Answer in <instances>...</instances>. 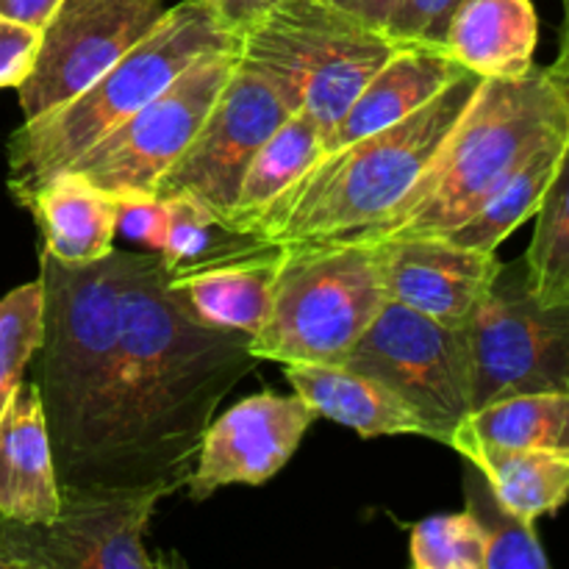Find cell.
Wrapping results in <instances>:
<instances>
[{
  "label": "cell",
  "mask_w": 569,
  "mask_h": 569,
  "mask_svg": "<svg viewBox=\"0 0 569 569\" xmlns=\"http://www.w3.org/2000/svg\"><path fill=\"white\" fill-rule=\"evenodd\" d=\"M114 489L189 483L217 406L253 370L250 333L206 326L167 283L159 253L117 250Z\"/></svg>",
  "instance_id": "1"
},
{
  "label": "cell",
  "mask_w": 569,
  "mask_h": 569,
  "mask_svg": "<svg viewBox=\"0 0 569 569\" xmlns=\"http://www.w3.org/2000/svg\"><path fill=\"white\" fill-rule=\"evenodd\" d=\"M44 292L37 387L59 487L114 489L117 437V250L64 264L39 250Z\"/></svg>",
  "instance_id": "2"
},
{
  "label": "cell",
  "mask_w": 569,
  "mask_h": 569,
  "mask_svg": "<svg viewBox=\"0 0 569 569\" xmlns=\"http://www.w3.org/2000/svg\"><path fill=\"white\" fill-rule=\"evenodd\" d=\"M556 137H569V114L548 67L533 64L520 78H483L420 181L383 220L342 242L445 237Z\"/></svg>",
  "instance_id": "3"
},
{
  "label": "cell",
  "mask_w": 569,
  "mask_h": 569,
  "mask_svg": "<svg viewBox=\"0 0 569 569\" xmlns=\"http://www.w3.org/2000/svg\"><path fill=\"white\" fill-rule=\"evenodd\" d=\"M483 78L461 72L406 120L320 156L250 226L270 242H342L389 214L439 153Z\"/></svg>",
  "instance_id": "4"
},
{
  "label": "cell",
  "mask_w": 569,
  "mask_h": 569,
  "mask_svg": "<svg viewBox=\"0 0 569 569\" xmlns=\"http://www.w3.org/2000/svg\"><path fill=\"white\" fill-rule=\"evenodd\" d=\"M239 42L214 26L200 0H178L161 20L87 89L48 114L22 120L6 142L11 198L26 209L33 194L94 142L153 100L192 61Z\"/></svg>",
  "instance_id": "5"
},
{
  "label": "cell",
  "mask_w": 569,
  "mask_h": 569,
  "mask_svg": "<svg viewBox=\"0 0 569 569\" xmlns=\"http://www.w3.org/2000/svg\"><path fill=\"white\" fill-rule=\"evenodd\" d=\"M387 300L378 244H295L250 353L278 365H342Z\"/></svg>",
  "instance_id": "6"
},
{
  "label": "cell",
  "mask_w": 569,
  "mask_h": 569,
  "mask_svg": "<svg viewBox=\"0 0 569 569\" xmlns=\"http://www.w3.org/2000/svg\"><path fill=\"white\" fill-rule=\"evenodd\" d=\"M398 44L383 28L328 0H283L239 37V56L264 72L289 109L309 111L328 137Z\"/></svg>",
  "instance_id": "7"
},
{
  "label": "cell",
  "mask_w": 569,
  "mask_h": 569,
  "mask_svg": "<svg viewBox=\"0 0 569 569\" xmlns=\"http://www.w3.org/2000/svg\"><path fill=\"white\" fill-rule=\"evenodd\" d=\"M467 339L472 411L515 395L569 392V303H539L526 259L500 264Z\"/></svg>",
  "instance_id": "8"
},
{
  "label": "cell",
  "mask_w": 569,
  "mask_h": 569,
  "mask_svg": "<svg viewBox=\"0 0 569 569\" xmlns=\"http://www.w3.org/2000/svg\"><path fill=\"white\" fill-rule=\"evenodd\" d=\"M345 367L376 378L406 400L426 439L448 445L472 415V361L467 326H445L398 300H387Z\"/></svg>",
  "instance_id": "9"
},
{
  "label": "cell",
  "mask_w": 569,
  "mask_h": 569,
  "mask_svg": "<svg viewBox=\"0 0 569 569\" xmlns=\"http://www.w3.org/2000/svg\"><path fill=\"white\" fill-rule=\"evenodd\" d=\"M164 487L61 489L53 522L0 515V569H156L144 533Z\"/></svg>",
  "instance_id": "10"
},
{
  "label": "cell",
  "mask_w": 569,
  "mask_h": 569,
  "mask_svg": "<svg viewBox=\"0 0 569 569\" xmlns=\"http://www.w3.org/2000/svg\"><path fill=\"white\" fill-rule=\"evenodd\" d=\"M237 50L200 56L153 100L78 156L64 172L109 194H153L156 181L187 150L237 67Z\"/></svg>",
  "instance_id": "11"
},
{
  "label": "cell",
  "mask_w": 569,
  "mask_h": 569,
  "mask_svg": "<svg viewBox=\"0 0 569 569\" xmlns=\"http://www.w3.org/2000/svg\"><path fill=\"white\" fill-rule=\"evenodd\" d=\"M292 109L276 87L242 56L192 142L156 181L159 200L194 198L228 222L239 183L256 150Z\"/></svg>",
  "instance_id": "12"
},
{
  "label": "cell",
  "mask_w": 569,
  "mask_h": 569,
  "mask_svg": "<svg viewBox=\"0 0 569 569\" xmlns=\"http://www.w3.org/2000/svg\"><path fill=\"white\" fill-rule=\"evenodd\" d=\"M164 11V0H61L42 28L31 72L17 87L22 120L76 98L122 59Z\"/></svg>",
  "instance_id": "13"
},
{
  "label": "cell",
  "mask_w": 569,
  "mask_h": 569,
  "mask_svg": "<svg viewBox=\"0 0 569 569\" xmlns=\"http://www.w3.org/2000/svg\"><path fill=\"white\" fill-rule=\"evenodd\" d=\"M300 395L261 392L211 420L187 489L194 503L222 487H261L289 465L317 420Z\"/></svg>",
  "instance_id": "14"
},
{
  "label": "cell",
  "mask_w": 569,
  "mask_h": 569,
  "mask_svg": "<svg viewBox=\"0 0 569 569\" xmlns=\"http://www.w3.org/2000/svg\"><path fill=\"white\" fill-rule=\"evenodd\" d=\"M372 244L381 250L389 300L456 328L472 320L503 264L495 253L459 248L445 239H389Z\"/></svg>",
  "instance_id": "15"
},
{
  "label": "cell",
  "mask_w": 569,
  "mask_h": 569,
  "mask_svg": "<svg viewBox=\"0 0 569 569\" xmlns=\"http://www.w3.org/2000/svg\"><path fill=\"white\" fill-rule=\"evenodd\" d=\"M61 509L48 422L37 381H22L0 415V515L53 522Z\"/></svg>",
  "instance_id": "16"
},
{
  "label": "cell",
  "mask_w": 569,
  "mask_h": 569,
  "mask_svg": "<svg viewBox=\"0 0 569 569\" xmlns=\"http://www.w3.org/2000/svg\"><path fill=\"white\" fill-rule=\"evenodd\" d=\"M453 56L437 44L400 42L398 50L365 83L342 120L326 137V153L345 148L372 131L406 120L417 109L437 98L450 81L465 72ZM322 153V156H326Z\"/></svg>",
  "instance_id": "17"
},
{
  "label": "cell",
  "mask_w": 569,
  "mask_h": 569,
  "mask_svg": "<svg viewBox=\"0 0 569 569\" xmlns=\"http://www.w3.org/2000/svg\"><path fill=\"white\" fill-rule=\"evenodd\" d=\"M283 259H287V248L270 244L256 256L222 261V264L183 272V276L167 272V283L178 295V300L206 326L253 337L270 317L272 292H276Z\"/></svg>",
  "instance_id": "18"
},
{
  "label": "cell",
  "mask_w": 569,
  "mask_h": 569,
  "mask_svg": "<svg viewBox=\"0 0 569 569\" xmlns=\"http://www.w3.org/2000/svg\"><path fill=\"white\" fill-rule=\"evenodd\" d=\"M295 395L317 415L353 428L359 437H426V426L400 395L345 365H283Z\"/></svg>",
  "instance_id": "19"
},
{
  "label": "cell",
  "mask_w": 569,
  "mask_h": 569,
  "mask_svg": "<svg viewBox=\"0 0 569 569\" xmlns=\"http://www.w3.org/2000/svg\"><path fill=\"white\" fill-rule=\"evenodd\" d=\"M539 17L531 0H461L445 50L481 78H520L533 67Z\"/></svg>",
  "instance_id": "20"
},
{
  "label": "cell",
  "mask_w": 569,
  "mask_h": 569,
  "mask_svg": "<svg viewBox=\"0 0 569 569\" xmlns=\"http://www.w3.org/2000/svg\"><path fill=\"white\" fill-rule=\"evenodd\" d=\"M26 209L42 231V248L64 264H92L114 250V198L76 172L44 183Z\"/></svg>",
  "instance_id": "21"
},
{
  "label": "cell",
  "mask_w": 569,
  "mask_h": 569,
  "mask_svg": "<svg viewBox=\"0 0 569 569\" xmlns=\"http://www.w3.org/2000/svg\"><path fill=\"white\" fill-rule=\"evenodd\" d=\"M322 153H326V131L320 122L306 109L292 111L250 159L228 226L250 233V226L259 220L261 211L278 194L287 192L309 167H315Z\"/></svg>",
  "instance_id": "22"
},
{
  "label": "cell",
  "mask_w": 569,
  "mask_h": 569,
  "mask_svg": "<svg viewBox=\"0 0 569 569\" xmlns=\"http://www.w3.org/2000/svg\"><path fill=\"white\" fill-rule=\"evenodd\" d=\"M450 448L487 476L506 509L528 522L556 515L569 500V461L537 450L495 448L476 439H456Z\"/></svg>",
  "instance_id": "23"
},
{
  "label": "cell",
  "mask_w": 569,
  "mask_h": 569,
  "mask_svg": "<svg viewBox=\"0 0 569 569\" xmlns=\"http://www.w3.org/2000/svg\"><path fill=\"white\" fill-rule=\"evenodd\" d=\"M456 439L537 450L569 461V392H528L483 406L461 422Z\"/></svg>",
  "instance_id": "24"
},
{
  "label": "cell",
  "mask_w": 569,
  "mask_h": 569,
  "mask_svg": "<svg viewBox=\"0 0 569 569\" xmlns=\"http://www.w3.org/2000/svg\"><path fill=\"white\" fill-rule=\"evenodd\" d=\"M569 137H556L545 142L542 148L533 150L520 170L481 206L472 217H467L459 228L445 233V242L459 244L467 250H481V253H495L506 237H511L515 228H520L528 217L537 214L550 181L561 164Z\"/></svg>",
  "instance_id": "25"
},
{
  "label": "cell",
  "mask_w": 569,
  "mask_h": 569,
  "mask_svg": "<svg viewBox=\"0 0 569 569\" xmlns=\"http://www.w3.org/2000/svg\"><path fill=\"white\" fill-rule=\"evenodd\" d=\"M164 203L167 233L159 256L170 276L244 259V256H256L276 244L259 233L228 226L222 217H217L209 206L194 198H170Z\"/></svg>",
  "instance_id": "26"
},
{
  "label": "cell",
  "mask_w": 569,
  "mask_h": 569,
  "mask_svg": "<svg viewBox=\"0 0 569 569\" xmlns=\"http://www.w3.org/2000/svg\"><path fill=\"white\" fill-rule=\"evenodd\" d=\"M537 228L526 250L528 281L545 306L569 303V148L561 156L556 178L550 181L537 209Z\"/></svg>",
  "instance_id": "27"
},
{
  "label": "cell",
  "mask_w": 569,
  "mask_h": 569,
  "mask_svg": "<svg viewBox=\"0 0 569 569\" xmlns=\"http://www.w3.org/2000/svg\"><path fill=\"white\" fill-rule=\"evenodd\" d=\"M461 461H465L461 467L467 500L465 511L487 537V567L483 569H548L550 561L533 531V522L506 509L495 489L489 487L487 476L470 459Z\"/></svg>",
  "instance_id": "28"
},
{
  "label": "cell",
  "mask_w": 569,
  "mask_h": 569,
  "mask_svg": "<svg viewBox=\"0 0 569 569\" xmlns=\"http://www.w3.org/2000/svg\"><path fill=\"white\" fill-rule=\"evenodd\" d=\"M42 309L44 292L39 278L0 298V415L42 345Z\"/></svg>",
  "instance_id": "29"
},
{
  "label": "cell",
  "mask_w": 569,
  "mask_h": 569,
  "mask_svg": "<svg viewBox=\"0 0 569 569\" xmlns=\"http://www.w3.org/2000/svg\"><path fill=\"white\" fill-rule=\"evenodd\" d=\"M409 559L415 569H483L487 537L467 511L428 517L411 531Z\"/></svg>",
  "instance_id": "30"
},
{
  "label": "cell",
  "mask_w": 569,
  "mask_h": 569,
  "mask_svg": "<svg viewBox=\"0 0 569 569\" xmlns=\"http://www.w3.org/2000/svg\"><path fill=\"white\" fill-rule=\"evenodd\" d=\"M461 0H398L383 31L395 42L437 44L445 48V33Z\"/></svg>",
  "instance_id": "31"
},
{
  "label": "cell",
  "mask_w": 569,
  "mask_h": 569,
  "mask_svg": "<svg viewBox=\"0 0 569 569\" xmlns=\"http://www.w3.org/2000/svg\"><path fill=\"white\" fill-rule=\"evenodd\" d=\"M114 222L117 233L133 242H144L159 253L167 233V203L156 194H117Z\"/></svg>",
  "instance_id": "32"
},
{
  "label": "cell",
  "mask_w": 569,
  "mask_h": 569,
  "mask_svg": "<svg viewBox=\"0 0 569 569\" xmlns=\"http://www.w3.org/2000/svg\"><path fill=\"white\" fill-rule=\"evenodd\" d=\"M42 31L0 17V89L20 87L37 59Z\"/></svg>",
  "instance_id": "33"
},
{
  "label": "cell",
  "mask_w": 569,
  "mask_h": 569,
  "mask_svg": "<svg viewBox=\"0 0 569 569\" xmlns=\"http://www.w3.org/2000/svg\"><path fill=\"white\" fill-rule=\"evenodd\" d=\"M203 9L209 11V17L214 20L217 28H222L226 33H231L239 42L244 31L256 26L259 20H264L278 3L283 0H200Z\"/></svg>",
  "instance_id": "34"
},
{
  "label": "cell",
  "mask_w": 569,
  "mask_h": 569,
  "mask_svg": "<svg viewBox=\"0 0 569 569\" xmlns=\"http://www.w3.org/2000/svg\"><path fill=\"white\" fill-rule=\"evenodd\" d=\"M59 6L61 0H0V17L42 31Z\"/></svg>",
  "instance_id": "35"
},
{
  "label": "cell",
  "mask_w": 569,
  "mask_h": 569,
  "mask_svg": "<svg viewBox=\"0 0 569 569\" xmlns=\"http://www.w3.org/2000/svg\"><path fill=\"white\" fill-rule=\"evenodd\" d=\"M328 3L337 6V9H342V11H348V14L359 17V20L367 22V26L387 28V20H389V14H392V9L398 0H328Z\"/></svg>",
  "instance_id": "36"
},
{
  "label": "cell",
  "mask_w": 569,
  "mask_h": 569,
  "mask_svg": "<svg viewBox=\"0 0 569 569\" xmlns=\"http://www.w3.org/2000/svg\"><path fill=\"white\" fill-rule=\"evenodd\" d=\"M561 6H565V20H561L559 31V56L548 67V72L556 83H569V0H561Z\"/></svg>",
  "instance_id": "37"
},
{
  "label": "cell",
  "mask_w": 569,
  "mask_h": 569,
  "mask_svg": "<svg viewBox=\"0 0 569 569\" xmlns=\"http://www.w3.org/2000/svg\"><path fill=\"white\" fill-rule=\"evenodd\" d=\"M561 87V94H565V103H567V114H569V83H559ZM567 148H569V142H567Z\"/></svg>",
  "instance_id": "38"
}]
</instances>
